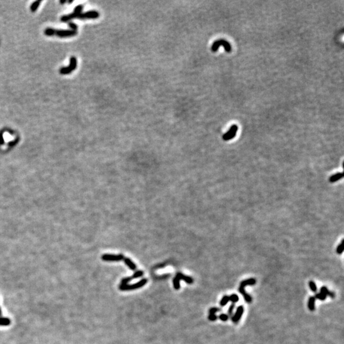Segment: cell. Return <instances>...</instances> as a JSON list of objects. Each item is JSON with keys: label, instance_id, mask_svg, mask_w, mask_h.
I'll list each match as a JSON object with an SVG mask.
<instances>
[{"label": "cell", "instance_id": "1", "mask_svg": "<svg viewBox=\"0 0 344 344\" xmlns=\"http://www.w3.org/2000/svg\"><path fill=\"white\" fill-rule=\"evenodd\" d=\"M77 31L74 30H56L52 28H47L45 30V34L47 36L55 35L60 37H69L75 35Z\"/></svg>", "mask_w": 344, "mask_h": 344}, {"label": "cell", "instance_id": "2", "mask_svg": "<svg viewBox=\"0 0 344 344\" xmlns=\"http://www.w3.org/2000/svg\"><path fill=\"white\" fill-rule=\"evenodd\" d=\"M147 282V279H143L139 282H138L137 283L131 284V285H129V284L122 285V284H121V286H119V289H120L121 291H129V290L137 289L142 288L143 286L145 285Z\"/></svg>", "mask_w": 344, "mask_h": 344}, {"label": "cell", "instance_id": "3", "mask_svg": "<svg viewBox=\"0 0 344 344\" xmlns=\"http://www.w3.org/2000/svg\"><path fill=\"white\" fill-rule=\"evenodd\" d=\"M220 46H223L224 47V49H225V51L227 52H230V51H231V47L230 44L227 41H226L225 40L220 39V40H218L216 41L213 43L212 46L211 47L212 51L216 52L218 50V49L219 48Z\"/></svg>", "mask_w": 344, "mask_h": 344}, {"label": "cell", "instance_id": "4", "mask_svg": "<svg viewBox=\"0 0 344 344\" xmlns=\"http://www.w3.org/2000/svg\"><path fill=\"white\" fill-rule=\"evenodd\" d=\"M82 8H83V6L82 5H79L78 6H77L75 7V8L74 10V12L70 14V15H67V16H64L61 17V20L62 22H68L73 19H75V18H77L78 16L82 12Z\"/></svg>", "mask_w": 344, "mask_h": 344}, {"label": "cell", "instance_id": "5", "mask_svg": "<svg viewBox=\"0 0 344 344\" xmlns=\"http://www.w3.org/2000/svg\"><path fill=\"white\" fill-rule=\"evenodd\" d=\"M77 59L75 57H71L70 59V64L68 67L62 68L60 70V73L62 75H66L71 73L72 71L75 70L77 68Z\"/></svg>", "mask_w": 344, "mask_h": 344}, {"label": "cell", "instance_id": "6", "mask_svg": "<svg viewBox=\"0 0 344 344\" xmlns=\"http://www.w3.org/2000/svg\"><path fill=\"white\" fill-rule=\"evenodd\" d=\"M102 259L105 261H120L123 259H124V257L123 254H117V255H114V254H103L101 257Z\"/></svg>", "mask_w": 344, "mask_h": 344}, {"label": "cell", "instance_id": "7", "mask_svg": "<svg viewBox=\"0 0 344 344\" xmlns=\"http://www.w3.org/2000/svg\"><path fill=\"white\" fill-rule=\"evenodd\" d=\"M99 16V13L96 11V10H91L85 13H80L77 18L80 19H97Z\"/></svg>", "mask_w": 344, "mask_h": 344}, {"label": "cell", "instance_id": "8", "mask_svg": "<svg viewBox=\"0 0 344 344\" xmlns=\"http://www.w3.org/2000/svg\"><path fill=\"white\" fill-rule=\"evenodd\" d=\"M244 312V306H242V305L238 306L236 308V312L235 313H233V316L231 318L232 322L235 324L238 323V322L240 321V319L242 318V316L243 315Z\"/></svg>", "mask_w": 344, "mask_h": 344}, {"label": "cell", "instance_id": "9", "mask_svg": "<svg viewBox=\"0 0 344 344\" xmlns=\"http://www.w3.org/2000/svg\"><path fill=\"white\" fill-rule=\"evenodd\" d=\"M237 131H238V126L236 125H233L230 128V130L223 135L222 137L223 140L225 141H228L233 139L235 137Z\"/></svg>", "mask_w": 344, "mask_h": 344}, {"label": "cell", "instance_id": "10", "mask_svg": "<svg viewBox=\"0 0 344 344\" xmlns=\"http://www.w3.org/2000/svg\"><path fill=\"white\" fill-rule=\"evenodd\" d=\"M256 283V280L254 278H250L248 279H245L241 282L240 284V287L245 288L247 286H254Z\"/></svg>", "mask_w": 344, "mask_h": 344}, {"label": "cell", "instance_id": "11", "mask_svg": "<svg viewBox=\"0 0 344 344\" xmlns=\"http://www.w3.org/2000/svg\"><path fill=\"white\" fill-rule=\"evenodd\" d=\"M238 291H239V293H240L244 297V300L245 301L246 303H250L252 302V297L250 296V294H249L245 290V288H241V287H239L238 288Z\"/></svg>", "mask_w": 344, "mask_h": 344}, {"label": "cell", "instance_id": "12", "mask_svg": "<svg viewBox=\"0 0 344 344\" xmlns=\"http://www.w3.org/2000/svg\"><path fill=\"white\" fill-rule=\"evenodd\" d=\"M176 276H177L179 279H180V280H183L184 282H186L187 283H189V284H191L194 282V280L192 277H189V276H187V275H185L181 273H177Z\"/></svg>", "mask_w": 344, "mask_h": 344}, {"label": "cell", "instance_id": "13", "mask_svg": "<svg viewBox=\"0 0 344 344\" xmlns=\"http://www.w3.org/2000/svg\"><path fill=\"white\" fill-rule=\"evenodd\" d=\"M316 299L314 296H310L308 301V308L310 311H314L316 309Z\"/></svg>", "mask_w": 344, "mask_h": 344}, {"label": "cell", "instance_id": "14", "mask_svg": "<svg viewBox=\"0 0 344 344\" xmlns=\"http://www.w3.org/2000/svg\"><path fill=\"white\" fill-rule=\"evenodd\" d=\"M320 291H321L320 293H322L323 294H324L326 296H330V298H334L335 296V294L333 292L329 291V289L326 286H322L321 288Z\"/></svg>", "mask_w": 344, "mask_h": 344}, {"label": "cell", "instance_id": "15", "mask_svg": "<svg viewBox=\"0 0 344 344\" xmlns=\"http://www.w3.org/2000/svg\"><path fill=\"white\" fill-rule=\"evenodd\" d=\"M124 262L131 269V270H136V269H137L136 264H134L130 259H129L128 258H124Z\"/></svg>", "mask_w": 344, "mask_h": 344}, {"label": "cell", "instance_id": "16", "mask_svg": "<svg viewBox=\"0 0 344 344\" xmlns=\"http://www.w3.org/2000/svg\"><path fill=\"white\" fill-rule=\"evenodd\" d=\"M343 177V172H341V173H337V174L335 175H332L330 178V182L332 183H333V182H335L339 180H340V179H342Z\"/></svg>", "mask_w": 344, "mask_h": 344}, {"label": "cell", "instance_id": "17", "mask_svg": "<svg viewBox=\"0 0 344 344\" xmlns=\"http://www.w3.org/2000/svg\"><path fill=\"white\" fill-rule=\"evenodd\" d=\"M230 302V299H229V296L228 295H224L222 298L221 300L220 301V307H225L228 303Z\"/></svg>", "mask_w": 344, "mask_h": 344}, {"label": "cell", "instance_id": "18", "mask_svg": "<svg viewBox=\"0 0 344 344\" xmlns=\"http://www.w3.org/2000/svg\"><path fill=\"white\" fill-rule=\"evenodd\" d=\"M180 279H179L177 276H175V278L173 279V287L175 289L178 290L180 289L181 288V286H180Z\"/></svg>", "mask_w": 344, "mask_h": 344}, {"label": "cell", "instance_id": "19", "mask_svg": "<svg viewBox=\"0 0 344 344\" xmlns=\"http://www.w3.org/2000/svg\"><path fill=\"white\" fill-rule=\"evenodd\" d=\"M308 286H309L310 289H311L312 292H313V293H316L317 292V285H316V283H315V282H313V280L309 281Z\"/></svg>", "mask_w": 344, "mask_h": 344}, {"label": "cell", "instance_id": "20", "mask_svg": "<svg viewBox=\"0 0 344 344\" xmlns=\"http://www.w3.org/2000/svg\"><path fill=\"white\" fill-rule=\"evenodd\" d=\"M229 299H230V301L232 303H234L235 304L236 303H237L238 301H239V297L237 294H231L230 296H229Z\"/></svg>", "mask_w": 344, "mask_h": 344}, {"label": "cell", "instance_id": "21", "mask_svg": "<svg viewBox=\"0 0 344 344\" xmlns=\"http://www.w3.org/2000/svg\"><path fill=\"white\" fill-rule=\"evenodd\" d=\"M235 304L234 303H231V305L230 306L229 308H228V315L231 318V317L233 316V311H234V309H235Z\"/></svg>", "mask_w": 344, "mask_h": 344}, {"label": "cell", "instance_id": "22", "mask_svg": "<svg viewBox=\"0 0 344 344\" xmlns=\"http://www.w3.org/2000/svg\"><path fill=\"white\" fill-rule=\"evenodd\" d=\"M343 242H344V240L343 239V240H342L341 243L338 245L337 247V254H341L343 253Z\"/></svg>", "mask_w": 344, "mask_h": 344}, {"label": "cell", "instance_id": "23", "mask_svg": "<svg viewBox=\"0 0 344 344\" xmlns=\"http://www.w3.org/2000/svg\"><path fill=\"white\" fill-rule=\"evenodd\" d=\"M219 319L223 322H226L230 319V317L226 313H221L219 316Z\"/></svg>", "mask_w": 344, "mask_h": 344}, {"label": "cell", "instance_id": "24", "mask_svg": "<svg viewBox=\"0 0 344 344\" xmlns=\"http://www.w3.org/2000/svg\"><path fill=\"white\" fill-rule=\"evenodd\" d=\"M314 297L316 298V299H318V300H321V301H324V300H326V298H327L326 296H325L324 294H323L321 293H316V296H314Z\"/></svg>", "mask_w": 344, "mask_h": 344}, {"label": "cell", "instance_id": "25", "mask_svg": "<svg viewBox=\"0 0 344 344\" xmlns=\"http://www.w3.org/2000/svg\"><path fill=\"white\" fill-rule=\"evenodd\" d=\"M41 2L40 1H36L35 2H34L33 3H32L31 6V10L32 12H35L36 10V9L38 8V7H39L40 4Z\"/></svg>", "mask_w": 344, "mask_h": 344}, {"label": "cell", "instance_id": "26", "mask_svg": "<svg viewBox=\"0 0 344 344\" xmlns=\"http://www.w3.org/2000/svg\"><path fill=\"white\" fill-rule=\"evenodd\" d=\"M143 275V272H142V270H138V271H137L135 273H134L131 277L133 278V279H134L139 278V277H140Z\"/></svg>", "mask_w": 344, "mask_h": 344}, {"label": "cell", "instance_id": "27", "mask_svg": "<svg viewBox=\"0 0 344 344\" xmlns=\"http://www.w3.org/2000/svg\"><path fill=\"white\" fill-rule=\"evenodd\" d=\"M131 280H133V278L131 277H125L121 280V284L122 285H126V284H128V282L131 281Z\"/></svg>", "mask_w": 344, "mask_h": 344}, {"label": "cell", "instance_id": "28", "mask_svg": "<svg viewBox=\"0 0 344 344\" xmlns=\"http://www.w3.org/2000/svg\"><path fill=\"white\" fill-rule=\"evenodd\" d=\"M208 319V320H210L211 321H215L218 319V317L214 313H209Z\"/></svg>", "mask_w": 344, "mask_h": 344}, {"label": "cell", "instance_id": "29", "mask_svg": "<svg viewBox=\"0 0 344 344\" xmlns=\"http://www.w3.org/2000/svg\"><path fill=\"white\" fill-rule=\"evenodd\" d=\"M221 310L219 308H217V307H212L211 308H210V310H209V313H214L216 314V313L217 312H220Z\"/></svg>", "mask_w": 344, "mask_h": 344}, {"label": "cell", "instance_id": "30", "mask_svg": "<svg viewBox=\"0 0 344 344\" xmlns=\"http://www.w3.org/2000/svg\"><path fill=\"white\" fill-rule=\"evenodd\" d=\"M69 26H70V27L72 29V30L77 31V28H78V27H77V25L76 24L73 23V22H70V23L69 24Z\"/></svg>", "mask_w": 344, "mask_h": 344}, {"label": "cell", "instance_id": "31", "mask_svg": "<svg viewBox=\"0 0 344 344\" xmlns=\"http://www.w3.org/2000/svg\"><path fill=\"white\" fill-rule=\"evenodd\" d=\"M66 1H65H65H60V3H61V4H63V3H66Z\"/></svg>", "mask_w": 344, "mask_h": 344}, {"label": "cell", "instance_id": "32", "mask_svg": "<svg viewBox=\"0 0 344 344\" xmlns=\"http://www.w3.org/2000/svg\"><path fill=\"white\" fill-rule=\"evenodd\" d=\"M72 2H73V1H70V2H68V3H71Z\"/></svg>", "mask_w": 344, "mask_h": 344}]
</instances>
